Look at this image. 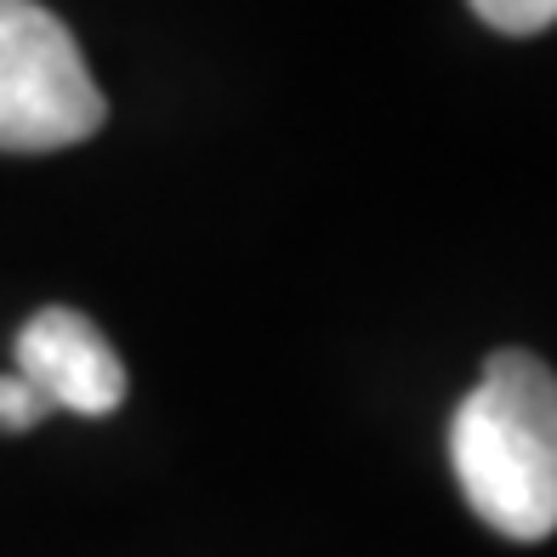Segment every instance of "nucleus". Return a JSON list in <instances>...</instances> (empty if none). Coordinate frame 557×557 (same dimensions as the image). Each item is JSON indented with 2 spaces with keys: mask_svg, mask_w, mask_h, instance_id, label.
I'll use <instances>...</instances> for the list:
<instances>
[{
  "mask_svg": "<svg viewBox=\"0 0 557 557\" xmlns=\"http://www.w3.org/2000/svg\"><path fill=\"white\" fill-rule=\"evenodd\" d=\"M52 416V404H46L23 375L12 370V375H0V433H29L35 421H46Z\"/></svg>",
  "mask_w": 557,
  "mask_h": 557,
  "instance_id": "obj_5",
  "label": "nucleus"
},
{
  "mask_svg": "<svg viewBox=\"0 0 557 557\" xmlns=\"http://www.w3.org/2000/svg\"><path fill=\"white\" fill-rule=\"evenodd\" d=\"M109 120L91 69L58 12L0 0V154H52Z\"/></svg>",
  "mask_w": 557,
  "mask_h": 557,
  "instance_id": "obj_2",
  "label": "nucleus"
},
{
  "mask_svg": "<svg viewBox=\"0 0 557 557\" xmlns=\"http://www.w3.org/2000/svg\"><path fill=\"white\" fill-rule=\"evenodd\" d=\"M472 12L500 35H541L557 23V0H472Z\"/></svg>",
  "mask_w": 557,
  "mask_h": 557,
  "instance_id": "obj_4",
  "label": "nucleus"
},
{
  "mask_svg": "<svg viewBox=\"0 0 557 557\" xmlns=\"http://www.w3.org/2000/svg\"><path fill=\"white\" fill-rule=\"evenodd\" d=\"M17 375L52 410H74V416H109L125 398L120 352L74 308H40L23 324L17 331Z\"/></svg>",
  "mask_w": 557,
  "mask_h": 557,
  "instance_id": "obj_3",
  "label": "nucleus"
},
{
  "mask_svg": "<svg viewBox=\"0 0 557 557\" xmlns=\"http://www.w3.org/2000/svg\"><path fill=\"white\" fill-rule=\"evenodd\" d=\"M461 495L506 541L557 535V375L523 347L484 359L449 421Z\"/></svg>",
  "mask_w": 557,
  "mask_h": 557,
  "instance_id": "obj_1",
  "label": "nucleus"
}]
</instances>
